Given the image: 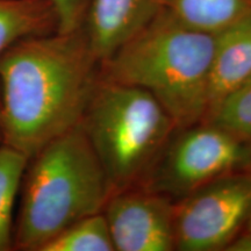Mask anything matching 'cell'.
Wrapping results in <instances>:
<instances>
[{
  "mask_svg": "<svg viewBox=\"0 0 251 251\" xmlns=\"http://www.w3.org/2000/svg\"><path fill=\"white\" fill-rule=\"evenodd\" d=\"M28 161L12 147L0 146V251L14 250L13 212Z\"/></svg>",
  "mask_w": 251,
  "mask_h": 251,
  "instance_id": "cell-12",
  "label": "cell"
},
{
  "mask_svg": "<svg viewBox=\"0 0 251 251\" xmlns=\"http://www.w3.org/2000/svg\"><path fill=\"white\" fill-rule=\"evenodd\" d=\"M176 205L155 191H119L103 208L117 251L176 249Z\"/></svg>",
  "mask_w": 251,
  "mask_h": 251,
  "instance_id": "cell-7",
  "label": "cell"
},
{
  "mask_svg": "<svg viewBox=\"0 0 251 251\" xmlns=\"http://www.w3.org/2000/svg\"><path fill=\"white\" fill-rule=\"evenodd\" d=\"M250 78L251 11L215 34L209 74L208 114L227 94Z\"/></svg>",
  "mask_w": 251,
  "mask_h": 251,
  "instance_id": "cell-9",
  "label": "cell"
},
{
  "mask_svg": "<svg viewBox=\"0 0 251 251\" xmlns=\"http://www.w3.org/2000/svg\"><path fill=\"white\" fill-rule=\"evenodd\" d=\"M163 7L196 29L216 34L251 11V0H163Z\"/></svg>",
  "mask_w": 251,
  "mask_h": 251,
  "instance_id": "cell-11",
  "label": "cell"
},
{
  "mask_svg": "<svg viewBox=\"0 0 251 251\" xmlns=\"http://www.w3.org/2000/svg\"><path fill=\"white\" fill-rule=\"evenodd\" d=\"M225 250L228 251H251V231H246L236 237L228 244Z\"/></svg>",
  "mask_w": 251,
  "mask_h": 251,
  "instance_id": "cell-16",
  "label": "cell"
},
{
  "mask_svg": "<svg viewBox=\"0 0 251 251\" xmlns=\"http://www.w3.org/2000/svg\"><path fill=\"white\" fill-rule=\"evenodd\" d=\"M215 34L196 29L162 7L100 63L99 76L146 90L176 128L206 120Z\"/></svg>",
  "mask_w": 251,
  "mask_h": 251,
  "instance_id": "cell-2",
  "label": "cell"
},
{
  "mask_svg": "<svg viewBox=\"0 0 251 251\" xmlns=\"http://www.w3.org/2000/svg\"><path fill=\"white\" fill-rule=\"evenodd\" d=\"M57 29V17L48 0H0V55L19 40Z\"/></svg>",
  "mask_w": 251,
  "mask_h": 251,
  "instance_id": "cell-10",
  "label": "cell"
},
{
  "mask_svg": "<svg viewBox=\"0 0 251 251\" xmlns=\"http://www.w3.org/2000/svg\"><path fill=\"white\" fill-rule=\"evenodd\" d=\"M251 211V171H236L197 188L176 205V249L225 250Z\"/></svg>",
  "mask_w": 251,
  "mask_h": 251,
  "instance_id": "cell-6",
  "label": "cell"
},
{
  "mask_svg": "<svg viewBox=\"0 0 251 251\" xmlns=\"http://www.w3.org/2000/svg\"><path fill=\"white\" fill-rule=\"evenodd\" d=\"M206 122L219 126L251 144V78L212 109Z\"/></svg>",
  "mask_w": 251,
  "mask_h": 251,
  "instance_id": "cell-14",
  "label": "cell"
},
{
  "mask_svg": "<svg viewBox=\"0 0 251 251\" xmlns=\"http://www.w3.org/2000/svg\"><path fill=\"white\" fill-rule=\"evenodd\" d=\"M103 212L86 216L69 226L40 251H114Z\"/></svg>",
  "mask_w": 251,
  "mask_h": 251,
  "instance_id": "cell-13",
  "label": "cell"
},
{
  "mask_svg": "<svg viewBox=\"0 0 251 251\" xmlns=\"http://www.w3.org/2000/svg\"><path fill=\"white\" fill-rule=\"evenodd\" d=\"M4 144V122H2V111H1V99H0V146Z\"/></svg>",
  "mask_w": 251,
  "mask_h": 251,
  "instance_id": "cell-17",
  "label": "cell"
},
{
  "mask_svg": "<svg viewBox=\"0 0 251 251\" xmlns=\"http://www.w3.org/2000/svg\"><path fill=\"white\" fill-rule=\"evenodd\" d=\"M113 193L151 171L176 126L149 92L98 75L81 119Z\"/></svg>",
  "mask_w": 251,
  "mask_h": 251,
  "instance_id": "cell-4",
  "label": "cell"
},
{
  "mask_svg": "<svg viewBox=\"0 0 251 251\" xmlns=\"http://www.w3.org/2000/svg\"><path fill=\"white\" fill-rule=\"evenodd\" d=\"M54 8L58 33H70L84 27L92 0H48Z\"/></svg>",
  "mask_w": 251,
  "mask_h": 251,
  "instance_id": "cell-15",
  "label": "cell"
},
{
  "mask_svg": "<svg viewBox=\"0 0 251 251\" xmlns=\"http://www.w3.org/2000/svg\"><path fill=\"white\" fill-rule=\"evenodd\" d=\"M13 249L40 251L69 226L103 211L113 191L81 121L28 161Z\"/></svg>",
  "mask_w": 251,
  "mask_h": 251,
  "instance_id": "cell-3",
  "label": "cell"
},
{
  "mask_svg": "<svg viewBox=\"0 0 251 251\" xmlns=\"http://www.w3.org/2000/svg\"><path fill=\"white\" fill-rule=\"evenodd\" d=\"M85 29L19 40L0 55L4 144L31 158L79 124L99 75Z\"/></svg>",
  "mask_w": 251,
  "mask_h": 251,
  "instance_id": "cell-1",
  "label": "cell"
},
{
  "mask_svg": "<svg viewBox=\"0 0 251 251\" xmlns=\"http://www.w3.org/2000/svg\"><path fill=\"white\" fill-rule=\"evenodd\" d=\"M247 230L251 231V211H250V214H249V216H248V220H247Z\"/></svg>",
  "mask_w": 251,
  "mask_h": 251,
  "instance_id": "cell-18",
  "label": "cell"
},
{
  "mask_svg": "<svg viewBox=\"0 0 251 251\" xmlns=\"http://www.w3.org/2000/svg\"><path fill=\"white\" fill-rule=\"evenodd\" d=\"M163 7V0H92L84 29L101 63Z\"/></svg>",
  "mask_w": 251,
  "mask_h": 251,
  "instance_id": "cell-8",
  "label": "cell"
},
{
  "mask_svg": "<svg viewBox=\"0 0 251 251\" xmlns=\"http://www.w3.org/2000/svg\"><path fill=\"white\" fill-rule=\"evenodd\" d=\"M181 130L152 166L155 192L184 198L251 164V144L219 126L203 121Z\"/></svg>",
  "mask_w": 251,
  "mask_h": 251,
  "instance_id": "cell-5",
  "label": "cell"
}]
</instances>
